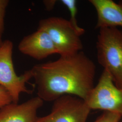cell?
<instances>
[{"mask_svg": "<svg viewBox=\"0 0 122 122\" xmlns=\"http://www.w3.org/2000/svg\"><path fill=\"white\" fill-rule=\"evenodd\" d=\"M56 2V0H45L44 3L46 9L50 10L53 8Z\"/></svg>", "mask_w": 122, "mask_h": 122, "instance_id": "5bb4252c", "label": "cell"}, {"mask_svg": "<svg viewBox=\"0 0 122 122\" xmlns=\"http://www.w3.org/2000/svg\"><path fill=\"white\" fill-rule=\"evenodd\" d=\"M96 10V28L122 27V0L118 3L113 0H90Z\"/></svg>", "mask_w": 122, "mask_h": 122, "instance_id": "9c48e42d", "label": "cell"}, {"mask_svg": "<svg viewBox=\"0 0 122 122\" xmlns=\"http://www.w3.org/2000/svg\"><path fill=\"white\" fill-rule=\"evenodd\" d=\"M53 102L50 113L36 122H86L91 110L83 99L64 95Z\"/></svg>", "mask_w": 122, "mask_h": 122, "instance_id": "8992f818", "label": "cell"}, {"mask_svg": "<svg viewBox=\"0 0 122 122\" xmlns=\"http://www.w3.org/2000/svg\"><path fill=\"white\" fill-rule=\"evenodd\" d=\"M38 29L49 35L60 56H67L81 51L83 44L81 35L69 20L51 16L41 20Z\"/></svg>", "mask_w": 122, "mask_h": 122, "instance_id": "3957f363", "label": "cell"}, {"mask_svg": "<svg viewBox=\"0 0 122 122\" xmlns=\"http://www.w3.org/2000/svg\"><path fill=\"white\" fill-rule=\"evenodd\" d=\"M121 116L118 113L104 111L100 116L93 122H120Z\"/></svg>", "mask_w": 122, "mask_h": 122, "instance_id": "8fae6325", "label": "cell"}, {"mask_svg": "<svg viewBox=\"0 0 122 122\" xmlns=\"http://www.w3.org/2000/svg\"><path fill=\"white\" fill-rule=\"evenodd\" d=\"M120 122H122V116H121V120H120Z\"/></svg>", "mask_w": 122, "mask_h": 122, "instance_id": "2e32d148", "label": "cell"}, {"mask_svg": "<svg viewBox=\"0 0 122 122\" xmlns=\"http://www.w3.org/2000/svg\"><path fill=\"white\" fill-rule=\"evenodd\" d=\"M60 1L67 8L70 12V19L69 20L80 35L82 36L85 33V30L79 26L77 22L76 16L78 9L76 1V0H61Z\"/></svg>", "mask_w": 122, "mask_h": 122, "instance_id": "30bf717a", "label": "cell"}, {"mask_svg": "<svg viewBox=\"0 0 122 122\" xmlns=\"http://www.w3.org/2000/svg\"><path fill=\"white\" fill-rule=\"evenodd\" d=\"M9 1L7 0H0V40L2 41L5 28V17L6 9L9 4Z\"/></svg>", "mask_w": 122, "mask_h": 122, "instance_id": "7c38bea8", "label": "cell"}, {"mask_svg": "<svg viewBox=\"0 0 122 122\" xmlns=\"http://www.w3.org/2000/svg\"><path fill=\"white\" fill-rule=\"evenodd\" d=\"M18 49L22 54L37 60H41L52 54H57L48 34L39 29L25 36L19 44Z\"/></svg>", "mask_w": 122, "mask_h": 122, "instance_id": "52a82bcc", "label": "cell"}, {"mask_svg": "<svg viewBox=\"0 0 122 122\" xmlns=\"http://www.w3.org/2000/svg\"><path fill=\"white\" fill-rule=\"evenodd\" d=\"M11 103L12 100L9 92L5 88L0 86V109Z\"/></svg>", "mask_w": 122, "mask_h": 122, "instance_id": "4fadbf2b", "label": "cell"}, {"mask_svg": "<svg viewBox=\"0 0 122 122\" xmlns=\"http://www.w3.org/2000/svg\"><path fill=\"white\" fill-rule=\"evenodd\" d=\"M96 47L99 64L122 89V30L112 27L99 29Z\"/></svg>", "mask_w": 122, "mask_h": 122, "instance_id": "7a4b0ae2", "label": "cell"}, {"mask_svg": "<svg viewBox=\"0 0 122 122\" xmlns=\"http://www.w3.org/2000/svg\"><path fill=\"white\" fill-rule=\"evenodd\" d=\"M13 47L12 42L9 40L3 41L0 46V86L9 92L12 103H18L21 93H32L26 84L32 78V75L30 70L20 76L16 73L12 58Z\"/></svg>", "mask_w": 122, "mask_h": 122, "instance_id": "277c9868", "label": "cell"}, {"mask_svg": "<svg viewBox=\"0 0 122 122\" xmlns=\"http://www.w3.org/2000/svg\"><path fill=\"white\" fill-rule=\"evenodd\" d=\"M30 70L37 96L44 101H54L64 95L85 100L95 86L96 66L82 51L36 64Z\"/></svg>", "mask_w": 122, "mask_h": 122, "instance_id": "6da1fadb", "label": "cell"}, {"mask_svg": "<svg viewBox=\"0 0 122 122\" xmlns=\"http://www.w3.org/2000/svg\"><path fill=\"white\" fill-rule=\"evenodd\" d=\"M44 101L38 96L21 104L11 103L0 109V122H36Z\"/></svg>", "mask_w": 122, "mask_h": 122, "instance_id": "ba28073f", "label": "cell"}, {"mask_svg": "<svg viewBox=\"0 0 122 122\" xmlns=\"http://www.w3.org/2000/svg\"><path fill=\"white\" fill-rule=\"evenodd\" d=\"M84 100L91 110L100 109L122 116V89L115 85L111 76L105 70Z\"/></svg>", "mask_w": 122, "mask_h": 122, "instance_id": "5b68a950", "label": "cell"}, {"mask_svg": "<svg viewBox=\"0 0 122 122\" xmlns=\"http://www.w3.org/2000/svg\"><path fill=\"white\" fill-rule=\"evenodd\" d=\"M2 42H3V41H0V45H1V44H2Z\"/></svg>", "mask_w": 122, "mask_h": 122, "instance_id": "9a60e30c", "label": "cell"}]
</instances>
